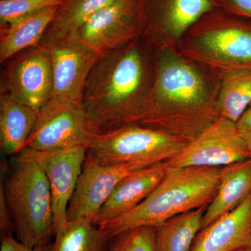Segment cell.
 <instances>
[{
  "label": "cell",
  "mask_w": 251,
  "mask_h": 251,
  "mask_svg": "<svg viewBox=\"0 0 251 251\" xmlns=\"http://www.w3.org/2000/svg\"><path fill=\"white\" fill-rule=\"evenodd\" d=\"M87 153L86 147H75L49 151L25 149L18 154L37 162L47 176L52 195L54 234L68 222V208Z\"/></svg>",
  "instance_id": "obj_11"
},
{
  "label": "cell",
  "mask_w": 251,
  "mask_h": 251,
  "mask_svg": "<svg viewBox=\"0 0 251 251\" xmlns=\"http://www.w3.org/2000/svg\"><path fill=\"white\" fill-rule=\"evenodd\" d=\"M39 112L20 103L4 87L0 93V147L7 155L19 154L25 149Z\"/></svg>",
  "instance_id": "obj_18"
},
{
  "label": "cell",
  "mask_w": 251,
  "mask_h": 251,
  "mask_svg": "<svg viewBox=\"0 0 251 251\" xmlns=\"http://www.w3.org/2000/svg\"><path fill=\"white\" fill-rule=\"evenodd\" d=\"M214 3L216 7L251 19V0H214Z\"/></svg>",
  "instance_id": "obj_26"
},
{
  "label": "cell",
  "mask_w": 251,
  "mask_h": 251,
  "mask_svg": "<svg viewBox=\"0 0 251 251\" xmlns=\"http://www.w3.org/2000/svg\"><path fill=\"white\" fill-rule=\"evenodd\" d=\"M1 87L16 100L39 112L52 97V58L45 44L24 50L3 63Z\"/></svg>",
  "instance_id": "obj_9"
},
{
  "label": "cell",
  "mask_w": 251,
  "mask_h": 251,
  "mask_svg": "<svg viewBox=\"0 0 251 251\" xmlns=\"http://www.w3.org/2000/svg\"><path fill=\"white\" fill-rule=\"evenodd\" d=\"M58 6L47 8L0 27V63L40 44Z\"/></svg>",
  "instance_id": "obj_19"
},
{
  "label": "cell",
  "mask_w": 251,
  "mask_h": 251,
  "mask_svg": "<svg viewBox=\"0 0 251 251\" xmlns=\"http://www.w3.org/2000/svg\"><path fill=\"white\" fill-rule=\"evenodd\" d=\"M4 187L18 240L31 248L49 244L54 235L52 195L39 163L18 155Z\"/></svg>",
  "instance_id": "obj_5"
},
{
  "label": "cell",
  "mask_w": 251,
  "mask_h": 251,
  "mask_svg": "<svg viewBox=\"0 0 251 251\" xmlns=\"http://www.w3.org/2000/svg\"><path fill=\"white\" fill-rule=\"evenodd\" d=\"M157 54L156 46L143 36L100 56L82 99L96 133L138 124L152 91Z\"/></svg>",
  "instance_id": "obj_2"
},
{
  "label": "cell",
  "mask_w": 251,
  "mask_h": 251,
  "mask_svg": "<svg viewBox=\"0 0 251 251\" xmlns=\"http://www.w3.org/2000/svg\"><path fill=\"white\" fill-rule=\"evenodd\" d=\"M236 126L239 134L247 143L248 147H251V103L243 112Z\"/></svg>",
  "instance_id": "obj_29"
},
{
  "label": "cell",
  "mask_w": 251,
  "mask_h": 251,
  "mask_svg": "<svg viewBox=\"0 0 251 251\" xmlns=\"http://www.w3.org/2000/svg\"><path fill=\"white\" fill-rule=\"evenodd\" d=\"M166 170V162H162L127 175L110 193L93 224L100 227L134 209L152 192L163 179Z\"/></svg>",
  "instance_id": "obj_15"
},
{
  "label": "cell",
  "mask_w": 251,
  "mask_h": 251,
  "mask_svg": "<svg viewBox=\"0 0 251 251\" xmlns=\"http://www.w3.org/2000/svg\"><path fill=\"white\" fill-rule=\"evenodd\" d=\"M0 230L2 236L11 235L14 229V225L6 201L4 185L0 186Z\"/></svg>",
  "instance_id": "obj_27"
},
{
  "label": "cell",
  "mask_w": 251,
  "mask_h": 251,
  "mask_svg": "<svg viewBox=\"0 0 251 251\" xmlns=\"http://www.w3.org/2000/svg\"><path fill=\"white\" fill-rule=\"evenodd\" d=\"M249 148V150H250L251 158V147H250V148Z\"/></svg>",
  "instance_id": "obj_31"
},
{
  "label": "cell",
  "mask_w": 251,
  "mask_h": 251,
  "mask_svg": "<svg viewBox=\"0 0 251 251\" xmlns=\"http://www.w3.org/2000/svg\"><path fill=\"white\" fill-rule=\"evenodd\" d=\"M45 45L52 58L53 89L51 98L82 102L86 82L100 56L76 34Z\"/></svg>",
  "instance_id": "obj_12"
},
{
  "label": "cell",
  "mask_w": 251,
  "mask_h": 251,
  "mask_svg": "<svg viewBox=\"0 0 251 251\" xmlns=\"http://www.w3.org/2000/svg\"><path fill=\"white\" fill-rule=\"evenodd\" d=\"M251 195V158L222 167L215 197L206 208L202 228L240 205Z\"/></svg>",
  "instance_id": "obj_17"
},
{
  "label": "cell",
  "mask_w": 251,
  "mask_h": 251,
  "mask_svg": "<svg viewBox=\"0 0 251 251\" xmlns=\"http://www.w3.org/2000/svg\"><path fill=\"white\" fill-rule=\"evenodd\" d=\"M207 206L180 214L157 227L156 251H191Z\"/></svg>",
  "instance_id": "obj_21"
},
{
  "label": "cell",
  "mask_w": 251,
  "mask_h": 251,
  "mask_svg": "<svg viewBox=\"0 0 251 251\" xmlns=\"http://www.w3.org/2000/svg\"><path fill=\"white\" fill-rule=\"evenodd\" d=\"M144 36L157 49L175 50L181 36L203 15L216 8L214 0H144Z\"/></svg>",
  "instance_id": "obj_13"
},
{
  "label": "cell",
  "mask_w": 251,
  "mask_h": 251,
  "mask_svg": "<svg viewBox=\"0 0 251 251\" xmlns=\"http://www.w3.org/2000/svg\"><path fill=\"white\" fill-rule=\"evenodd\" d=\"M236 251H251V250H249V249H242V250H238Z\"/></svg>",
  "instance_id": "obj_30"
},
{
  "label": "cell",
  "mask_w": 251,
  "mask_h": 251,
  "mask_svg": "<svg viewBox=\"0 0 251 251\" xmlns=\"http://www.w3.org/2000/svg\"><path fill=\"white\" fill-rule=\"evenodd\" d=\"M146 25L144 0H114L75 34L102 56L143 36Z\"/></svg>",
  "instance_id": "obj_8"
},
{
  "label": "cell",
  "mask_w": 251,
  "mask_h": 251,
  "mask_svg": "<svg viewBox=\"0 0 251 251\" xmlns=\"http://www.w3.org/2000/svg\"><path fill=\"white\" fill-rule=\"evenodd\" d=\"M54 236L52 251H107L110 240L99 226L85 219L68 221Z\"/></svg>",
  "instance_id": "obj_23"
},
{
  "label": "cell",
  "mask_w": 251,
  "mask_h": 251,
  "mask_svg": "<svg viewBox=\"0 0 251 251\" xmlns=\"http://www.w3.org/2000/svg\"><path fill=\"white\" fill-rule=\"evenodd\" d=\"M251 250V195L234 210L201 229L191 251Z\"/></svg>",
  "instance_id": "obj_16"
},
{
  "label": "cell",
  "mask_w": 251,
  "mask_h": 251,
  "mask_svg": "<svg viewBox=\"0 0 251 251\" xmlns=\"http://www.w3.org/2000/svg\"><path fill=\"white\" fill-rule=\"evenodd\" d=\"M95 133L82 102L51 98L39 110L25 149L49 151L87 148Z\"/></svg>",
  "instance_id": "obj_7"
},
{
  "label": "cell",
  "mask_w": 251,
  "mask_h": 251,
  "mask_svg": "<svg viewBox=\"0 0 251 251\" xmlns=\"http://www.w3.org/2000/svg\"><path fill=\"white\" fill-rule=\"evenodd\" d=\"M114 0H64L59 5L40 44L77 34L99 11Z\"/></svg>",
  "instance_id": "obj_20"
},
{
  "label": "cell",
  "mask_w": 251,
  "mask_h": 251,
  "mask_svg": "<svg viewBox=\"0 0 251 251\" xmlns=\"http://www.w3.org/2000/svg\"><path fill=\"white\" fill-rule=\"evenodd\" d=\"M175 50L221 72L251 69V19L214 8L186 31Z\"/></svg>",
  "instance_id": "obj_4"
},
{
  "label": "cell",
  "mask_w": 251,
  "mask_h": 251,
  "mask_svg": "<svg viewBox=\"0 0 251 251\" xmlns=\"http://www.w3.org/2000/svg\"><path fill=\"white\" fill-rule=\"evenodd\" d=\"M221 168L167 166L163 179L143 202L99 227L111 239L137 227L157 228L180 214L208 206L217 193Z\"/></svg>",
  "instance_id": "obj_3"
},
{
  "label": "cell",
  "mask_w": 251,
  "mask_h": 251,
  "mask_svg": "<svg viewBox=\"0 0 251 251\" xmlns=\"http://www.w3.org/2000/svg\"><path fill=\"white\" fill-rule=\"evenodd\" d=\"M251 158L250 150L235 122L220 117L176 156L166 161L170 168L222 167Z\"/></svg>",
  "instance_id": "obj_10"
},
{
  "label": "cell",
  "mask_w": 251,
  "mask_h": 251,
  "mask_svg": "<svg viewBox=\"0 0 251 251\" xmlns=\"http://www.w3.org/2000/svg\"><path fill=\"white\" fill-rule=\"evenodd\" d=\"M221 74L219 115L236 123L251 103V69H231Z\"/></svg>",
  "instance_id": "obj_22"
},
{
  "label": "cell",
  "mask_w": 251,
  "mask_h": 251,
  "mask_svg": "<svg viewBox=\"0 0 251 251\" xmlns=\"http://www.w3.org/2000/svg\"><path fill=\"white\" fill-rule=\"evenodd\" d=\"M219 71L158 49L151 96L137 125L166 132L188 143L219 118Z\"/></svg>",
  "instance_id": "obj_1"
},
{
  "label": "cell",
  "mask_w": 251,
  "mask_h": 251,
  "mask_svg": "<svg viewBox=\"0 0 251 251\" xmlns=\"http://www.w3.org/2000/svg\"><path fill=\"white\" fill-rule=\"evenodd\" d=\"M134 163L103 165L86 156L82 173L67 211L68 221L85 219L93 224L99 210L122 179L146 168Z\"/></svg>",
  "instance_id": "obj_14"
},
{
  "label": "cell",
  "mask_w": 251,
  "mask_h": 251,
  "mask_svg": "<svg viewBox=\"0 0 251 251\" xmlns=\"http://www.w3.org/2000/svg\"><path fill=\"white\" fill-rule=\"evenodd\" d=\"M64 0H0V27L41 10L59 6Z\"/></svg>",
  "instance_id": "obj_25"
},
{
  "label": "cell",
  "mask_w": 251,
  "mask_h": 251,
  "mask_svg": "<svg viewBox=\"0 0 251 251\" xmlns=\"http://www.w3.org/2000/svg\"><path fill=\"white\" fill-rule=\"evenodd\" d=\"M186 144L161 130L128 125L95 133L87 147V155L103 165L150 166L173 158Z\"/></svg>",
  "instance_id": "obj_6"
},
{
  "label": "cell",
  "mask_w": 251,
  "mask_h": 251,
  "mask_svg": "<svg viewBox=\"0 0 251 251\" xmlns=\"http://www.w3.org/2000/svg\"><path fill=\"white\" fill-rule=\"evenodd\" d=\"M52 244L31 248L14 239L12 234L2 236L0 251H52Z\"/></svg>",
  "instance_id": "obj_28"
},
{
  "label": "cell",
  "mask_w": 251,
  "mask_h": 251,
  "mask_svg": "<svg viewBox=\"0 0 251 251\" xmlns=\"http://www.w3.org/2000/svg\"><path fill=\"white\" fill-rule=\"evenodd\" d=\"M157 228L140 227L118 234L107 251H156Z\"/></svg>",
  "instance_id": "obj_24"
}]
</instances>
